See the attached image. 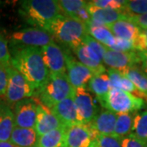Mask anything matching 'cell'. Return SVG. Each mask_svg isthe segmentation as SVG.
I'll return each instance as SVG.
<instances>
[{
    "label": "cell",
    "instance_id": "cell-24",
    "mask_svg": "<svg viewBox=\"0 0 147 147\" xmlns=\"http://www.w3.org/2000/svg\"><path fill=\"white\" fill-rule=\"evenodd\" d=\"M87 26L90 36L105 47H111L115 40V36L111 34L107 27L105 26L95 25L92 22H89Z\"/></svg>",
    "mask_w": 147,
    "mask_h": 147
},
{
    "label": "cell",
    "instance_id": "cell-29",
    "mask_svg": "<svg viewBox=\"0 0 147 147\" xmlns=\"http://www.w3.org/2000/svg\"><path fill=\"white\" fill-rule=\"evenodd\" d=\"M123 11L130 16L145 14L147 12V0L126 1Z\"/></svg>",
    "mask_w": 147,
    "mask_h": 147
},
{
    "label": "cell",
    "instance_id": "cell-15",
    "mask_svg": "<svg viewBox=\"0 0 147 147\" xmlns=\"http://www.w3.org/2000/svg\"><path fill=\"white\" fill-rule=\"evenodd\" d=\"M88 11L91 16V21L95 25L108 26L116 21H128V16L123 11H115L110 9L98 8L90 5L88 1Z\"/></svg>",
    "mask_w": 147,
    "mask_h": 147
},
{
    "label": "cell",
    "instance_id": "cell-20",
    "mask_svg": "<svg viewBox=\"0 0 147 147\" xmlns=\"http://www.w3.org/2000/svg\"><path fill=\"white\" fill-rule=\"evenodd\" d=\"M38 136L34 128L14 127L9 142L19 147H36Z\"/></svg>",
    "mask_w": 147,
    "mask_h": 147
},
{
    "label": "cell",
    "instance_id": "cell-27",
    "mask_svg": "<svg viewBox=\"0 0 147 147\" xmlns=\"http://www.w3.org/2000/svg\"><path fill=\"white\" fill-rule=\"evenodd\" d=\"M134 113H120L117 114L115 126L113 136L122 139L131 134L132 120Z\"/></svg>",
    "mask_w": 147,
    "mask_h": 147
},
{
    "label": "cell",
    "instance_id": "cell-19",
    "mask_svg": "<svg viewBox=\"0 0 147 147\" xmlns=\"http://www.w3.org/2000/svg\"><path fill=\"white\" fill-rule=\"evenodd\" d=\"M116 38L134 42L141 33V29L128 21H119L105 26Z\"/></svg>",
    "mask_w": 147,
    "mask_h": 147
},
{
    "label": "cell",
    "instance_id": "cell-25",
    "mask_svg": "<svg viewBox=\"0 0 147 147\" xmlns=\"http://www.w3.org/2000/svg\"><path fill=\"white\" fill-rule=\"evenodd\" d=\"M131 133L147 145V110L134 113Z\"/></svg>",
    "mask_w": 147,
    "mask_h": 147
},
{
    "label": "cell",
    "instance_id": "cell-33",
    "mask_svg": "<svg viewBox=\"0 0 147 147\" xmlns=\"http://www.w3.org/2000/svg\"><path fill=\"white\" fill-rule=\"evenodd\" d=\"M111 50L117 51V52H133L136 51L134 47V43L131 41L125 40L123 38L115 37V40L111 47H109Z\"/></svg>",
    "mask_w": 147,
    "mask_h": 147
},
{
    "label": "cell",
    "instance_id": "cell-7",
    "mask_svg": "<svg viewBox=\"0 0 147 147\" xmlns=\"http://www.w3.org/2000/svg\"><path fill=\"white\" fill-rule=\"evenodd\" d=\"M50 33L38 28H27L14 32L11 36L13 47H42L53 42Z\"/></svg>",
    "mask_w": 147,
    "mask_h": 147
},
{
    "label": "cell",
    "instance_id": "cell-32",
    "mask_svg": "<svg viewBox=\"0 0 147 147\" xmlns=\"http://www.w3.org/2000/svg\"><path fill=\"white\" fill-rule=\"evenodd\" d=\"M95 147H122L121 139L115 136L98 135Z\"/></svg>",
    "mask_w": 147,
    "mask_h": 147
},
{
    "label": "cell",
    "instance_id": "cell-26",
    "mask_svg": "<svg viewBox=\"0 0 147 147\" xmlns=\"http://www.w3.org/2000/svg\"><path fill=\"white\" fill-rule=\"evenodd\" d=\"M121 73L129 79L137 90L146 96L147 99V77L146 74L138 66H133L124 69L121 71Z\"/></svg>",
    "mask_w": 147,
    "mask_h": 147
},
{
    "label": "cell",
    "instance_id": "cell-9",
    "mask_svg": "<svg viewBox=\"0 0 147 147\" xmlns=\"http://www.w3.org/2000/svg\"><path fill=\"white\" fill-rule=\"evenodd\" d=\"M99 134L87 124L67 127L64 147H95Z\"/></svg>",
    "mask_w": 147,
    "mask_h": 147
},
{
    "label": "cell",
    "instance_id": "cell-10",
    "mask_svg": "<svg viewBox=\"0 0 147 147\" xmlns=\"http://www.w3.org/2000/svg\"><path fill=\"white\" fill-rule=\"evenodd\" d=\"M73 100L76 110L84 124H88L98 115L93 96L86 88H79L74 89Z\"/></svg>",
    "mask_w": 147,
    "mask_h": 147
},
{
    "label": "cell",
    "instance_id": "cell-40",
    "mask_svg": "<svg viewBox=\"0 0 147 147\" xmlns=\"http://www.w3.org/2000/svg\"><path fill=\"white\" fill-rule=\"evenodd\" d=\"M1 102H2V101H1V100H0V104H1Z\"/></svg>",
    "mask_w": 147,
    "mask_h": 147
},
{
    "label": "cell",
    "instance_id": "cell-14",
    "mask_svg": "<svg viewBox=\"0 0 147 147\" xmlns=\"http://www.w3.org/2000/svg\"><path fill=\"white\" fill-rule=\"evenodd\" d=\"M50 110L64 127H69L84 124L76 110L73 96L58 102Z\"/></svg>",
    "mask_w": 147,
    "mask_h": 147
},
{
    "label": "cell",
    "instance_id": "cell-35",
    "mask_svg": "<svg viewBox=\"0 0 147 147\" xmlns=\"http://www.w3.org/2000/svg\"><path fill=\"white\" fill-rule=\"evenodd\" d=\"M133 43L136 51L147 54V30H142Z\"/></svg>",
    "mask_w": 147,
    "mask_h": 147
},
{
    "label": "cell",
    "instance_id": "cell-41",
    "mask_svg": "<svg viewBox=\"0 0 147 147\" xmlns=\"http://www.w3.org/2000/svg\"><path fill=\"white\" fill-rule=\"evenodd\" d=\"M146 77H147V75H146Z\"/></svg>",
    "mask_w": 147,
    "mask_h": 147
},
{
    "label": "cell",
    "instance_id": "cell-11",
    "mask_svg": "<svg viewBox=\"0 0 147 147\" xmlns=\"http://www.w3.org/2000/svg\"><path fill=\"white\" fill-rule=\"evenodd\" d=\"M102 62L110 69L123 71L133 66H138L141 64V56L137 51L133 52H117L105 47Z\"/></svg>",
    "mask_w": 147,
    "mask_h": 147
},
{
    "label": "cell",
    "instance_id": "cell-38",
    "mask_svg": "<svg viewBox=\"0 0 147 147\" xmlns=\"http://www.w3.org/2000/svg\"><path fill=\"white\" fill-rule=\"evenodd\" d=\"M140 56H141V69L145 74H147V54H145L143 53H140Z\"/></svg>",
    "mask_w": 147,
    "mask_h": 147
},
{
    "label": "cell",
    "instance_id": "cell-16",
    "mask_svg": "<svg viewBox=\"0 0 147 147\" xmlns=\"http://www.w3.org/2000/svg\"><path fill=\"white\" fill-rule=\"evenodd\" d=\"M36 103L37 115L34 130L38 137L61 127H64L49 108L40 103Z\"/></svg>",
    "mask_w": 147,
    "mask_h": 147
},
{
    "label": "cell",
    "instance_id": "cell-30",
    "mask_svg": "<svg viewBox=\"0 0 147 147\" xmlns=\"http://www.w3.org/2000/svg\"><path fill=\"white\" fill-rule=\"evenodd\" d=\"M125 3H126V1H123V0H93V1H88V3L90 5L96 7L115 11L123 10V7H124Z\"/></svg>",
    "mask_w": 147,
    "mask_h": 147
},
{
    "label": "cell",
    "instance_id": "cell-34",
    "mask_svg": "<svg viewBox=\"0 0 147 147\" xmlns=\"http://www.w3.org/2000/svg\"><path fill=\"white\" fill-rule=\"evenodd\" d=\"M11 53L7 42L3 37L0 35V64L5 66L10 65Z\"/></svg>",
    "mask_w": 147,
    "mask_h": 147
},
{
    "label": "cell",
    "instance_id": "cell-28",
    "mask_svg": "<svg viewBox=\"0 0 147 147\" xmlns=\"http://www.w3.org/2000/svg\"><path fill=\"white\" fill-rule=\"evenodd\" d=\"M57 4L62 15L72 17L81 8L88 6V1L84 0H58Z\"/></svg>",
    "mask_w": 147,
    "mask_h": 147
},
{
    "label": "cell",
    "instance_id": "cell-3",
    "mask_svg": "<svg viewBox=\"0 0 147 147\" xmlns=\"http://www.w3.org/2000/svg\"><path fill=\"white\" fill-rule=\"evenodd\" d=\"M58 42L72 50L79 47L88 34V26L72 17L59 15L47 30Z\"/></svg>",
    "mask_w": 147,
    "mask_h": 147
},
{
    "label": "cell",
    "instance_id": "cell-5",
    "mask_svg": "<svg viewBox=\"0 0 147 147\" xmlns=\"http://www.w3.org/2000/svg\"><path fill=\"white\" fill-rule=\"evenodd\" d=\"M103 108L114 112L136 113L147 107L146 100L120 89H110L105 97Z\"/></svg>",
    "mask_w": 147,
    "mask_h": 147
},
{
    "label": "cell",
    "instance_id": "cell-36",
    "mask_svg": "<svg viewBox=\"0 0 147 147\" xmlns=\"http://www.w3.org/2000/svg\"><path fill=\"white\" fill-rule=\"evenodd\" d=\"M121 146L122 147H147V145L138 140L131 133L121 139Z\"/></svg>",
    "mask_w": 147,
    "mask_h": 147
},
{
    "label": "cell",
    "instance_id": "cell-21",
    "mask_svg": "<svg viewBox=\"0 0 147 147\" xmlns=\"http://www.w3.org/2000/svg\"><path fill=\"white\" fill-rule=\"evenodd\" d=\"M88 91L95 95L100 105H103L105 97L110 90V79L107 73L93 75L88 82Z\"/></svg>",
    "mask_w": 147,
    "mask_h": 147
},
{
    "label": "cell",
    "instance_id": "cell-22",
    "mask_svg": "<svg viewBox=\"0 0 147 147\" xmlns=\"http://www.w3.org/2000/svg\"><path fill=\"white\" fill-rule=\"evenodd\" d=\"M14 127L13 111L2 101L0 104V142H9Z\"/></svg>",
    "mask_w": 147,
    "mask_h": 147
},
{
    "label": "cell",
    "instance_id": "cell-6",
    "mask_svg": "<svg viewBox=\"0 0 147 147\" xmlns=\"http://www.w3.org/2000/svg\"><path fill=\"white\" fill-rule=\"evenodd\" d=\"M7 71L8 75L5 94L7 100L11 104H13L31 97L34 92V89L27 82L26 79L11 65L7 66Z\"/></svg>",
    "mask_w": 147,
    "mask_h": 147
},
{
    "label": "cell",
    "instance_id": "cell-18",
    "mask_svg": "<svg viewBox=\"0 0 147 147\" xmlns=\"http://www.w3.org/2000/svg\"><path fill=\"white\" fill-rule=\"evenodd\" d=\"M117 114L110 110H102L87 125L99 135L113 136Z\"/></svg>",
    "mask_w": 147,
    "mask_h": 147
},
{
    "label": "cell",
    "instance_id": "cell-2",
    "mask_svg": "<svg viewBox=\"0 0 147 147\" xmlns=\"http://www.w3.org/2000/svg\"><path fill=\"white\" fill-rule=\"evenodd\" d=\"M19 13L28 24L34 28L47 31L48 27L61 14L54 0H25L21 3Z\"/></svg>",
    "mask_w": 147,
    "mask_h": 147
},
{
    "label": "cell",
    "instance_id": "cell-8",
    "mask_svg": "<svg viewBox=\"0 0 147 147\" xmlns=\"http://www.w3.org/2000/svg\"><path fill=\"white\" fill-rule=\"evenodd\" d=\"M64 54L66 65V76L69 84L74 89L86 88V85L93 76L92 73L74 57L69 49H65Z\"/></svg>",
    "mask_w": 147,
    "mask_h": 147
},
{
    "label": "cell",
    "instance_id": "cell-17",
    "mask_svg": "<svg viewBox=\"0 0 147 147\" xmlns=\"http://www.w3.org/2000/svg\"><path fill=\"white\" fill-rule=\"evenodd\" d=\"M73 51L79 59V62L88 69L93 75L106 72V69L102 64V61L84 43H81L79 47L73 49Z\"/></svg>",
    "mask_w": 147,
    "mask_h": 147
},
{
    "label": "cell",
    "instance_id": "cell-31",
    "mask_svg": "<svg viewBox=\"0 0 147 147\" xmlns=\"http://www.w3.org/2000/svg\"><path fill=\"white\" fill-rule=\"evenodd\" d=\"M84 45H86L88 47H89L90 49L95 53L97 57L100 58V60L102 61L103 59V56L105 51V46L102 45L101 43L99 42H97L96 40H95L93 38L90 36L89 34H88L87 36L85 37L83 40V42Z\"/></svg>",
    "mask_w": 147,
    "mask_h": 147
},
{
    "label": "cell",
    "instance_id": "cell-37",
    "mask_svg": "<svg viewBox=\"0 0 147 147\" xmlns=\"http://www.w3.org/2000/svg\"><path fill=\"white\" fill-rule=\"evenodd\" d=\"M8 75L7 66L0 64V96H5L7 87Z\"/></svg>",
    "mask_w": 147,
    "mask_h": 147
},
{
    "label": "cell",
    "instance_id": "cell-4",
    "mask_svg": "<svg viewBox=\"0 0 147 147\" xmlns=\"http://www.w3.org/2000/svg\"><path fill=\"white\" fill-rule=\"evenodd\" d=\"M74 92L66 74H50L44 85L34 91L33 99L51 109L58 102L73 96Z\"/></svg>",
    "mask_w": 147,
    "mask_h": 147
},
{
    "label": "cell",
    "instance_id": "cell-39",
    "mask_svg": "<svg viewBox=\"0 0 147 147\" xmlns=\"http://www.w3.org/2000/svg\"><path fill=\"white\" fill-rule=\"evenodd\" d=\"M0 147H19L10 142H0Z\"/></svg>",
    "mask_w": 147,
    "mask_h": 147
},
{
    "label": "cell",
    "instance_id": "cell-1",
    "mask_svg": "<svg viewBox=\"0 0 147 147\" xmlns=\"http://www.w3.org/2000/svg\"><path fill=\"white\" fill-rule=\"evenodd\" d=\"M10 64L34 91L44 85L50 74L43 62L40 47H13Z\"/></svg>",
    "mask_w": 147,
    "mask_h": 147
},
{
    "label": "cell",
    "instance_id": "cell-23",
    "mask_svg": "<svg viewBox=\"0 0 147 147\" xmlns=\"http://www.w3.org/2000/svg\"><path fill=\"white\" fill-rule=\"evenodd\" d=\"M67 127H61L38 137L36 147H64Z\"/></svg>",
    "mask_w": 147,
    "mask_h": 147
},
{
    "label": "cell",
    "instance_id": "cell-12",
    "mask_svg": "<svg viewBox=\"0 0 147 147\" xmlns=\"http://www.w3.org/2000/svg\"><path fill=\"white\" fill-rule=\"evenodd\" d=\"M44 65L49 74H66L64 50L56 42L40 47Z\"/></svg>",
    "mask_w": 147,
    "mask_h": 147
},
{
    "label": "cell",
    "instance_id": "cell-13",
    "mask_svg": "<svg viewBox=\"0 0 147 147\" xmlns=\"http://www.w3.org/2000/svg\"><path fill=\"white\" fill-rule=\"evenodd\" d=\"M15 126L22 128H34L37 115V103L33 98H26L15 103Z\"/></svg>",
    "mask_w": 147,
    "mask_h": 147
}]
</instances>
